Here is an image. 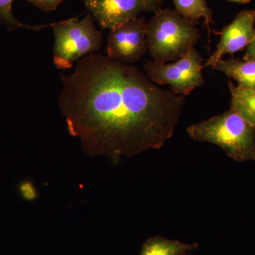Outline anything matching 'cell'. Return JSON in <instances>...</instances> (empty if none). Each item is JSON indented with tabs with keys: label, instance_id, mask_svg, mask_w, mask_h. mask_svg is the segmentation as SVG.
I'll use <instances>...</instances> for the list:
<instances>
[{
	"label": "cell",
	"instance_id": "6da1fadb",
	"mask_svg": "<svg viewBox=\"0 0 255 255\" xmlns=\"http://www.w3.org/2000/svg\"><path fill=\"white\" fill-rule=\"evenodd\" d=\"M59 107L85 155L113 162L162 148L173 135L185 97L159 88L136 67L92 54L61 75Z\"/></svg>",
	"mask_w": 255,
	"mask_h": 255
},
{
	"label": "cell",
	"instance_id": "7a4b0ae2",
	"mask_svg": "<svg viewBox=\"0 0 255 255\" xmlns=\"http://www.w3.org/2000/svg\"><path fill=\"white\" fill-rule=\"evenodd\" d=\"M188 135L196 141L219 146L237 162H255V129L233 108L188 127Z\"/></svg>",
	"mask_w": 255,
	"mask_h": 255
},
{
	"label": "cell",
	"instance_id": "3957f363",
	"mask_svg": "<svg viewBox=\"0 0 255 255\" xmlns=\"http://www.w3.org/2000/svg\"><path fill=\"white\" fill-rule=\"evenodd\" d=\"M200 38L195 23L174 10L160 9L147 22V47L155 63H166L182 58Z\"/></svg>",
	"mask_w": 255,
	"mask_h": 255
},
{
	"label": "cell",
	"instance_id": "277c9868",
	"mask_svg": "<svg viewBox=\"0 0 255 255\" xmlns=\"http://www.w3.org/2000/svg\"><path fill=\"white\" fill-rule=\"evenodd\" d=\"M93 19L89 13L81 20L72 18L52 24L55 36L53 63L57 68L68 70L75 62L101 49L103 34L95 27Z\"/></svg>",
	"mask_w": 255,
	"mask_h": 255
},
{
	"label": "cell",
	"instance_id": "5b68a950",
	"mask_svg": "<svg viewBox=\"0 0 255 255\" xmlns=\"http://www.w3.org/2000/svg\"><path fill=\"white\" fill-rule=\"evenodd\" d=\"M202 57L193 48L187 55L174 63H155L147 60L144 64L146 75L151 81L159 85H169L171 90L177 95L185 97L193 90L204 85Z\"/></svg>",
	"mask_w": 255,
	"mask_h": 255
},
{
	"label": "cell",
	"instance_id": "8992f818",
	"mask_svg": "<svg viewBox=\"0 0 255 255\" xmlns=\"http://www.w3.org/2000/svg\"><path fill=\"white\" fill-rule=\"evenodd\" d=\"M147 50L145 17L134 18L110 30L106 52L111 59L126 64L136 63Z\"/></svg>",
	"mask_w": 255,
	"mask_h": 255
},
{
	"label": "cell",
	"instance_id": "52a82bcc",
	"mask_svg": "<svg viewBox=\"0 0 255 255\" xmlns=\"http://www.w3.org/2000/svg\"><path fill=\"white\" fill-rule=\"evenodd\" d=\"M162 0H85V5L102 29H112L136 18L143 11L155 13Z\"/></svg>",
	"mask_w": 255,
	"mask_h": 255
},
{
	"label": "cell",
	"instance_id": "ba28073f",
	"mask_svg": "<svg viewBox=\"0 0 255 255\" xmlns=\"http://www.w3.org/2000/svg\"><path fill=\"white\" fill-rule=\"evenodd\" d=\"M255 10H243L232 22L221 32L217 48L204 65V68L213 69L225 55H233L247 48L253 41L255 32Z\"/></svg>",
	"mask_w": 255,
	"mask_h": 255
},
{
	"label": "cell",
	"instance_id": "9c48e42d",
	"mask_svg": "<svg viewBox=\"0 0 255 255\" xmlns=\"http://www.w3.org/2000/svg\"><path fill=\"white\" fill-rule=\"evenodd\" d=\"M213 69L222 72L228 78L234 79L238 86L255 90V60L241 58L221 59Z\"/></svg>",
	"mask_w": 255,
	"mask_h": 255
},
{
	"label": "cell",
	"instance_id": "30bf717a",
	"mask_svg": "<svg viewBox=\"0 0 255 255\" xmlns=\"http://www.w3.org/2000/svg\"><path fill=\"white\" fill-rule=\"evenodd\" d=\"M198 247V243H184L155 236L144 243L140 255H186Z\"/></svg>",
	"mask_w": 255,
	"mask_h": 255
},
{
	"label": "cell",
	"instance_id": "8fae6325",
	"mask_svg": "<svg viewBox=\"0 0 255 255\" xmlns=\"http://www.w3.org/2000/svg\"><path fill=\"white\" fill-rule=\"evenodd\" d=\"M231 108L255 129V90L243 88L229 82Z\"/></svg>",
	"mask_w": 255,
	"mask_h": 255
},
{
	"label": "cell",
	"instance_id": "7c38bea8",
	"mask_svg": "<svg viewBox=\"0 0 255 255\" xmlns=\"http://www.w3.org/2000/svg\"><path fill=\"white\" fill-rule=\"evenodd\" d=\"M173 1L175 11L183 17L194 22L204 18L209 34H211V23H214L213 11L206 0H173Z\"/></svg>",
	"mask_w": 255,
	"mask_h": 255
},
{
	"label": "cell",
	"instance_id": "4fadbf2b",
	"mask_svg": "<svg viewBox=\"0 0 255 255\" xmlns=\"http://www.w3.org/2000/svg\"><path fill=\"white\" fill-rule=\"evenodd\" d=\"M14 0H0V24L4 25L9 31H13L19 28L39 31L42 28L51 26L53 23L42 26H28L23 24L15 17L12 12V5Z\"/></svg>",
	"mask_w": 255,
	"mask_h": 255
},
{
	"label": "cell",
	"instance_id": "5bb4252c",
	"mask_svg": "<svg viewBox=\"0 0 255 255\" xmlns=\"http://www.w3.org/2000/svg\"><path fill=\"white\" fill-rule=\"evenodd\" d=\"M27 1L41 11L48 13L58 9L59 5L65 0H23Z\"/></svg>",
	"mask_w": 255,
	"mask_h": 255
},
{
	"label": "cell",
	"instance_id": "9a60e30c",
	"mask_svg": "<svg viewBox=\"0 0 255 255\" xmlns=\"http://www.w3.org/2000/svg\"><path fill=\"white\" fill-rule=\"evenodd\" d=\"M19 189L23 199L28 201H33L36 199L37 195L36 189L31 182L26 181L21 183Z\"/></svg>",
	"mask_w": 255,
	"mask_h": 255
},
{
	"label": "cell",
	"instance_id": "2e32d148",
	"mask_svg": "<svg viewBox=\"0 0 255 255\" xmlns=\"http://www.w3.org/2000/svg\"><path fill=\"white\" fill-rule=\"evenodd\" d=\"M244 60H255V32L253 41L247 47L246 52L243 57Z\"/></svg>",
	"mask_w": 255,
	"mask_h": 255
},
{
	"label": "cell",
	"instance_id": "e0dca14e",
	"mask_svg": "<svg viewBox=\"0 0 255 255\" xmlns=\"http://www.w3.org/2000/svg\"><path fill=\"white\" fill-rule=\"evenodd\" d=\"M228 1L239 3V4H247V3L251 2L252 0H228Z\"/></svg>",
	"mask_w": 255,
	"mask_h": 255
}]
</instances>
